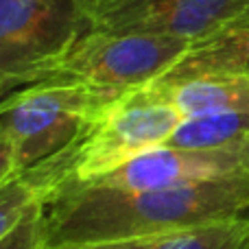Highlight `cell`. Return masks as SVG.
<instances>
[{
    "label": "cell",
    "mask_w": 249,
    "mask_h": 249,
    "mask_svg": "<svg viewBox=\"0 0 249 249\" xmlns=\"http://www.w3.org/2000/svg\"><path fill=\"white\" fill-rule=\"evenodd\" d=\"M249 214V171L164 190L66 184L44 212V247L186 232Z\"/></svg>",
    "instance_id": "6da1fadb"
},
{
    "label": "cell",
    "mask_w": 249,
    "mask_h": 249,
    "mask_svg": "<svg viewBox=\"0 0 249 249\" xmlns=\"http://www.w3.org/2000/svg\"><path fill=\"white\" fill-rule=\"evenodd\" d=\"M123 92L74 81H37L0 105V181L66 151Z\"/></svg>",
    "instance_id": "7a4b0ae2"
},
{
    "label": "cell",
    "mask_w": 249,
    "mask_h": 249,
    "mask_svg": "<svg viewBox=\"0 0 249 249\" xmlns=\"http://www.w3.org/2000/svg\"><path fill=\"white\" fill-rule=\"evenodd\" d=\"M94 29L81 0H0V92L44 81Z\"/></svg>",
    "instance_id": "3957f363"
},
{
    "label": "cell",
    "mask_w": 249,
    "mask_h": 249,
    "mask_svg": "<svg viewBox=\"0 0 249 249\" xmlns=\"http://www.w3.org/2000/svg\"><path fill=\"white\" fill-rule=\"evenodd\" d=\"M190 44L168 35L92 29L44 81H74L99 90L124 92L158 81Z\"/></svg>",
    "instance_id": "277c9868"
},
{
    "label": "cell",
    "mask_w": 249,
    "mask_h": 249,
    "mask_svg": "<svg viewBox=\"0 0 249 249\" xmlns=\"http://www.w3.org/2000/svg\"><path fill=\"white\" fill-rule=\"evenodd\" d=\"M247 7L249 0H94L90 16L101 31L197 42Z\"/></svg>",
    "instance_id": "5b68a950"
},
{
    "label": "cell",
    "mask_w": 249,
    "mask_h": 249,
    "mask_svg": "<svg viewBox=\"0 0 249 249\" xmlns=\"http://www.w3.org/2000/svg\"><path fill=\"white\" fill-rule=\"evenodd\" d=\"M247 171L245 151H193L158 146L140 153L121 168L79 186L112 190H164L238 175Z\"/></svg>",
    "instance_id": "8992f818"
},
{
    "label": "cell",
    "mask_w": 249,
    "mask_h": 249,
    "mask_svg": "<svg viewBox=\"0 0 249 249\" xmlns=\"http://www.w3.org/2000/svg\"><path fill=\"white\" fill-rule=\"evenodd\" d=\"M201 74L249 77V7L210 35L190 44L158 81H179Z\"/></svg>",
    "instance_id": "52a82bcc"
},
{
    "label": "cell",
    "mask_w": 249,
    "mask_h": 249,
    "mask_svg": "<svg viewBox=\"0 0 249 249\" xmlns=\"http://www.w3.org/2000/svg\"><path fill=\"white\" fill-rule=\"evenodd\" d=\"M184 118L223 112H249V77L201 74L179 81H153Z\"/></svg>",
    "instance_id": "ba28073f"
},
{
    "label": "cell",
    "mask_w": 249,
    "mask_h": 249,
    "mask_svg": "<svg viewBox=\"0 0 249 249\" xmlns=\"http://www.w3.org/2000/svg\"><path fill=\"white\" fill-rule=\"evenodd\" d=\"M249 144V112H223L184 118L164 146L193 151H245Z\"/></svg>",
    "instance_id": "9c48e42d"
},
{
    "label": "cell",
    "mask_w": 249,
    "mask_h": 249,
    "mask_svg": "<svg viewBox=\"0 0 249 249\" xmlns=\"http://www.w3.org/2000/svg\"><path fill=\"white\" fill-rule=\"evenodd\" d=\"M166 249H249V214L188 230Z\"/></svg>",
    "instance_id": "30bf717a"
},
{
    "label": "cell",
    "mask_w": 249,
    "mask_h": 249,
    "mask_svg": "<svg viewBox=\"0 0 249 249\" xmlns=\"http://www.w3.org/2000/svg\"><path fill=\"white\" fill-rule=\"evenodd\" d=\"M44 212H46V206L33 208L11 232L0 236V249H42Z\"/></svg>",
    "instance_id": "8fae6325"
},
{
    "label": "cell",
    "mask_w": 249,
    "mask_h": 249,
    "mask_svg": "<svg viewBox=\"0 0 249 249\" xmlns=\"http://www.w3.org/2000/svg\"><path fill=\"white\" fill-rule=\"evenodd\" d=\"M188 232V230H186ZM184 232L173 234H160V236H146V238H123V241H92V243H68V245H55L42 249H166Z\"/></svg>",
    "instance_id": "7c38bea8"
},
{
    "label": "cell",
    "mask_w": 249,
    "mask_h": 249,
    "mask_svg": "<svg viewBox=\"0 0 249 249\" xmlns=\"http://www.w3.org/2000/svg\"><path fill=\"white\" fill-rule=\"evenodd\" d=\"M81 2L86 4V7H88V11H90V9H92V4H94V0H81Z\"/></svg>",
    "instance_id": "4fadbf2b"
},
{
    "label": "cell",
    "mask_w": 249,
    "mask_h": 249,
    "mask_svg": "<svg viewBox=\"0 0 249 249\" xmlns=\"http://www.w3.org/2000/svg\"><path fill=\"white\" fill-rule=\"evenodd\" d=\"M245 164H247V171H249V144H247V149H245Z\"/></svg>",
    "instance_id": "5bb4252c"
}]
</instances>
